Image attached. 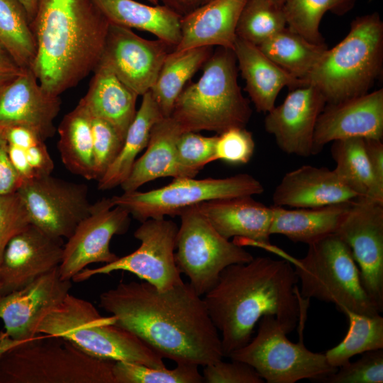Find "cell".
<instances>
[{
    "mask_svg": "<svg viewBox=\"0 0 383 383\" xmlns=\"http://www.w3.org/2000/svg\"><path fill=\"white\" fill-rule=\"evenodd\" d=\"M99 306L176 364L205 366L225 357L204 299L189 283L160 290L145 281L121 282L99 295Z\"/></svg>",
    "mask_w": 383,
    "mask_h": 383,
    "instance_id": "cell-1",
    "label": "cell"
},
{
    "mask_svg": "<svg viewBox=\"0 0 383 383\" xmlns=\"http://www.w3.org/2000/svg\"><path fill=\"white\" fill-rule=\"evenodd\" d=\"M298 277L290 262L257 257L233 264L221 273L203 297L209 316L221 332L224 355L245 346L255 325L273 316L289 333L302 315Z\"/></svg>",
    "mask_w": 383,
    "mask_h": 383,
    "instance_id": "cell-2",
    "label": "cell"
},
{
    "mask_svg": "<svg viewBox=\"0 0 383 383\" xmlns=\"http://www.w3.org/2000/svg\"><path fill=\"white\" fill-rule=\"evenodd\" d=\"M109 26L92 0H39L31 23L36 42L31 70L42 87L60 96L94 72Z\"/></svg>",
    "mask_w": 383,
    "mask_h": 383,
    "instance_id": "cell-3",
    "label": "cell"
},
{
    "mask_svg": "<svg viewBox=\"0 0 383 383\" xmlns=\"http://www.w3.org/2000/svg\"><path fill=\"white\" fill-rule=\"evenodd\" d=\"M114 362L61 337L39 333L12 343L0 333V383H115Z\"/></svg>",
    "mask_w": 383,
    "mask_h": 383,
    "instance_id": "cell-4",
    "label": "cell"
},
{
    "mask_svg": "<svg viewBox=\"0 0 383 383\" xmlns=\"http://www.w3.org/2000/svg\"><path fill=\"white\" fill-rule=\"evenodd\" d=\"M201 68L198 81L185 87L178 96L171 117L183 132L219 134L231 128H245L252 110L238 83L233 50L218 47Z\"/></svg>",
    "mask_w": 383,
    "mask_h": 383,
    "instance_id": "cell-5",
    "label": "cell"
},
{
    "mask_svg": "<svg viewBox=\"0 0 383 383\" xmlns=\"http://www.w3.org/2000/svg\"><path fill=\"white\" fill-rule=\"evenodd\" d=\"M383 23L377 13L356 18L348 35L327 49L303 80L316 87L326 104L368 92L382 72Z\"/></svg>",
    "mask_w": 383,
    "mask_h": 383,
    "instance_id": "cell-6",
    "label": "cell"
},
{
    "mask_svg": "<svg viewBox=\"0 0 383 383\" xmlns=\"http://www.w3.org/2000/svg\"><path fill=\"white\" fill-rule=\"evenodd\" d=\"M103 316L89 301L68 294L40 321L38 333L67 339L97 358L165 367L163 358L141 339Z\"/></svg>",
    "mask_w": 383,
    "mask_h": 383,
    "instance_id": "cell-7",
    "label": "cell"
},
{
    "mask_svg": "<svg viewBox=\"0 0 383 383\" xmlns=\"http://www.w3.org/2000/svg\"><path fill=\"white\" fill-rule=\"evenodd\" d=\"M300 296L332 303L340 311L375 316L380 313L366 293L359 268L347 243L330 234L309 245L306 256L296 261Z\"/></svg>",
    "mask_w": 383,
    "mask_h": 383,
    "instance_id": "cell-8",
    "label": "cell"
},
{
    "mask_svg": "<svg viewBox=\"0 0 383 383\" xmlns=\"http://www.w3.org/2000/svg\"><path fill=\"white\" fill-rule=\"evenodd\" d=\"M287 335L274 316H263L256 335L228 357L249 364L267 383H295L302 379L322 382L337 370L324 353L309 350L302 341L294 343Z\"/></svg>",
    "mask_w": 383,
    "mask_h": 383,
    "instance_id": "cell-9",
    "label": "cell"
},
{
    "mask_svg": "<svg viewBox=\"0 0 383 383\" xmlns=\"http://www.w3.org/2000/svg\"><path fill=\"white\" fill-rule=\"evenodd\" d=\"M263 192L259 180L242 173L226 178H176L162 187L144 192H123L111 197V201L142 223L150 218L179 216L183 209L206 201L252 196Z\"/></svg>",
    "mask_w": 383,
    "mask_h": 383,
    "instance_id": "cell-10",
    "label": "cell"
},
{
    "mask_svg": "<svg viewBox=\"0 0 383 383\" xmlns=\"http://www.w3.org/2000/svg\"><path fill=\"white\" fill-rule=\"evenodd\" d=\"M179 216L175 262L199 296L216 284L226 267L253 259L242 245L222 236L196 205L183 209Z\"/></svg>",
    "mask_w": 383,
    "mask_h": 383,
    "instance_id": "cell-11",
    "label": "cell"
},
{
    "mask_svg": "<svg viewBox=\"0 0 383 383\" xmlns=\"http://www.w3.org/2000/svg\"><path fill=\"white\" fill-rule=\"evenodd\" d=\"M178 228L174 221L165 218L148 219L134 232V237L140 242L137 250L101 267H86L72 280L81 282L96 274L122 270L134 274L160 290L182 284L174 260Z\"/></svg>",
    "mask_w": 383,
    "mask_h": 383,
    "instance_id": "cell-12",
    "label": "cell"
},
{
    "mask_svg": "<svg viewBox=\"0 0 383 383\" xmlns=\"http://www.w3.org/2000/svg\"><path fill=\"white\" fill-rule=\"evenodd\" d=\"M30 223L55 238H68L90 212L86 184L50 175L23 182L17 191Z\"/></svg>",
    "mask_w": 383,
    "mask_h": 383,
    "instance_id": "cell-13",
    "label": "cell"
},
{
    "mask_svg": "<svg viewBox=\"0 0 383 383\" xmlns=\"http://www.w3.org/2000/svg\"><path fill=\"white\" fill-rule=\"evenodd\" d=\"M349 246L362 286L379 313L383 311V204L359 196L335 233Z\"/></svg>",
    "mask_w": 383,
    "mask_h": 383,
    "instance_id": "cell-14",
    "label": "cell"
},
{
    "mask_svg": "<svg viewBox=\"0 0 383 383\" xmlns=\"http://www.w3.org/2000/svg\"><path fill=\"white\" fill-rule=\"evenodd\" d=\"M130 213L113 206L111 198L91 204L89 213L77 226L63 246L58 267L63 280L72 278L92 263H110L118 257L110 250L113 236L124 233L130 225Z\"/></svg>",
    "mask_w": 383,
    "mask_h": 383,
    "instance_id": "cell-15",
    "label": "cell"
},
{
    "mask_svg": "<svg viewBox=\"0 0 383 383\" xmlns=\"http://www.w3.org/2000/svg\"><path fill=\"white\" fill-rule=\"evenodd\" d=\"M174 50L163 40L145 39L131 28L109 23L99 62L135 94L143 96L151 89L167 55Z\"/></svg>",
    "mask_w": 383,
    "mask_h": 383,
    "instance_id": "cell-16",
    "label": "cell"
},
{
    "mask_svg": "<svg viewBox=\"0 0 383 383\" xmlns=\"http://www.w3.org/2000/svg\"><path fill=\"white\" fill-rule=\"evenodd\" d=\"M71 288V280L62 279L57 267L20 289L0 294V319L5 328L2 335L12 343L35 337L40 321Z\"/></svg>",
    "mask_w": 383,
    "mask_h": 383,
    "instance_id": "cell-17",
    "label": "cell"
},
{
    "mask_svg": "<svg viewBox=\"0 0 383 383\" xmlns=\"http://www.w3.org/2000/svg\"><path fill=\"white\" fill-rule=\"evenodd\" d=\"M326 104L321 91L312 85L292 89L280 105L267 113L265 131L284 152L309 157L313 155L316 122Z\"/></svg>",
    "mask_w": 383,
    "mask_h": 383,
    "instance_id": "cell-18",
    "label": "cell"
},
{
    "mask_svg": "<svg viewBox=\"0 0 383 383\" xmlns=\"http://www.w3.org/2000/svg\"><path fill=\"white\" fill-rule=\"evenodd\" d=\"M62 239L51 237L30 224L7 244L0 263V294L20 289L57 268Z\"/></svg>",
    "mask_w": 383,
    "mask_h": 383,
    "instance_id": "cell-19",
    "label": "cell"
},
{
    "mask_svg": "<svg viewBox=\"0 0 383 383\" xmlns=\"http://www.w3.org/2000/svg\"><path fill=\"white\" fill-rule=\"evenodd\" d=\"M350 138L382 140L383 89L326 104L315 128L313 155L330 142Z\"/></svg>",
    "mask_w": 383,
    "mask_h": 383,
    "instance_id": "cell-20",
    "label": "cell"
},
{
    "mask_svg": "<svg viewBox=\"0 0 383 383\" xmlns=\"http://www.w3.org/2000/svg\"><path fill=\"white\" fill-rule=\"evenodd\" d=\"M60 96L46 91L31 69H25L0 90V127L22 126L45 140L55 133Z\"/></svg>",
    "mask_w": 383,
    "mask_h": 383,
    "instance_id": "cell-21",
    "label": "cell"
},
{
    "mask_svg": "<svg viewBox=\"0 0 383 383\" xmlns=\"http://www.w3.org/2000/svg\"><path fill=\"white\" fill-rule=\"evenodd\" d=\"M359 197L333 170L303 165L285 174L272 194L274 206L317 208Z\"/></svg>",
    "mask_w": 383,
    "mask_h": 383,
    "instance_id": "cell-22",
    "label": "cell"
},
{
    "mask_svg": "<svg viewBox=\"0 0 383 383\" xmlns=\"http://www.w3.org/2000/svg\"><path fill=\"white\" fill-rule=\"evenodd\" d=\"M196 206L225 238L234 237L270 246L272 206H267L252 196L211 200Z\"/></svg>",
    "mask_w": 383,
    "mask_h": 383,
    "instance_id": "cell-23",
    "label": "cell"
},
{
    "mask_svg": "<svg viewBox=\"0 0 383 383\" xmlns=\"http://www.w3.org/2000/svg\"><path fill=\"white\" fill-rule=\"evenodd\" d=\"M248 0H211L180 20L181 38L174 50L200 47L233 49L236 26Z\"/></svg>",
    "mask_w": 383,
    "mask_h": 383,
    "instance_id": "cell-24",
    "label": "cell"
},
{
    "mask_svg": "<svg viewBox=\"0 0 383 383\" xmlns=\"http://www.w3.org/2000/svg\"><path fill=\"white\" fill-rule=\"evenodd\" d=\"M182 133L171 116L162 117L154 125L146 151L135 161L128 177L121 184L123 192L136 191L160 177H192L178 160L177 143Z\"/></svg>",
    "mask_w": 383,
    "mask_h": 383,
    "instance_id": "cell-25",
    "label": "cell"
},
{
    "mask_svg": "<svg viewBox=\"0 0 383 383\" xmlns=\"http://www.w3.org/2000/svg\"><path fill=\"white\" fill-rule=\"evenodd\" d=\"M233 50L238 68L245 81V91L258 112L267 113L272 109L284 87L292 89L304 85L254 44L237 37Z\"/></svg>",
    "mask_w": 383,
    "mask_h": 383,
    "instance_id": "cell-26",
    "label": "cell"
},
{
    "mask_svg": "<svg viewBox=\"0 0 383 383\" xmlns=\"http://www.w3.org/2000/svg\"><path fill=\"white\" fill-rule=\"evenodd\" d=\"M138 96L108 66L99 62L87 94L79 101L91 116L109 123L124 139L137 112Z\"/></svg>",
    "mask_w": 383,
    "mask_h": 383,
    "instance_id": "cell-27",
    "label": "cell"
},
{
    "mask_svg": "<svg viewBox=\"0 0 383 383\" xmlns=\"http://www.w3.org/2000/svg\"><path fill=\"white\" fill-rule=\"evenodd\" d=\"M109 23L149 32L175 48L181 38V16L167 7L134 0H92Z\"/></svg>",
    "mask_w": 383,
    "mask_h": 383,
    "instance_id": "cell-28",
    "label": "cell"
},
{
    "mask_svg": "<svg viewBox=\"0 0 383 383\" xmlns=\"http://www.w3.org/2000/svg\"><path fill=\"white\" fill-rule=\"evenodd\" d=\"M352 201L317 208L287 209L273 206L270 234L309 245L335 233Z\"/></svg>",
    "mask_w": 383,
    "mask_h": 383,
    "instance_id": "cell-29",
    "label": "cell"
},
{
    "mask_svg": "<svg viewBox=\"0 0 383 383\" xmlns=\"http://www.w3.org/2000/svg\"><path fill=\"white\" fill-rule=\"evenodd\" d=\"M142 96L140 106L127 131L119 154L98 180L99 190L121 186L126 179L138 155L147 147L152 127L163 117L150 91Z\"/></svg>",
    "mask_w": 383,
    "mask_h": 383,
    "instance_id": "cell-30",
    "label": "cell"
},
{
    "mask_svg": "<svg viewBox=\"0 0 383 383\" xmlns=\"http://www.w3.org/2000/svg\"><path fill=\"white\" fill-rule=\"evenodd\" d=\"M57 131L63 165L76 175L94 179L91 116L81 101L64 116Z\"/></svg>",
    "mask_w": 383,
    "mask_h": 383,
    "instance_id": "cell-31",
    "label": "cell"
},
{
    "mask_svg": "<svg viewBox=\"0 0 383 383\" xmlns=\"http://www.w3.org/2000/svg\"><path fill=\"white\" fill-rule=\"evenodd\" d=\"M213 52L212 47H200L170 52L150 90L163 117H170L187 82L201 69Z\"/></svg>",
    "mask_w": 383,
    "mask_h": 383,
    "instance_id": "cell-32",
    "label": "cell"
},
{
    "mask_svg": "<svg viewBox=\"0 0 383 383\" xmlns=\"http://www.w3.org/2000/svg\"><path fill=\"white\" fill-rule=\"evenodd\" d=\"M257 46L277 65L302 82L328 49L325 43L310 42L287 26Z\"/></svg>",
    "mask_w": 383,
    "mask_h": 383,
    "instance_id": "cell-33",
    "label": "cell"
},
{
    "mask_svg": "<svg viewBox=\"0 0 383 383\" xmlns=\"http://www.w3.org/2000/svg\"><path fill=\"white\" fill-rule=\"evenodd\" d=\"M340 311L347 316L349 328L342 341L324 353L331 365L338 368L357 354L383 348V318L380 313L367 316L346 308Z\"/></svg>",
    "mask_w": 383,
    "mask_h": 383,
    "instance_id": "cell-34",
    "label": "cell"
},
{
    "mask_svg": "<svg viewBox=\"0 0 383 383\" xmlns=\"http://www.w3.org/2000/svg\"><path fill=\"white\" fill-rule=\"evenodd\" d=\"M331 155L336 163L333 171L339 179L358 196L376 201L364 138H350L333 141Z\"/></svg>",
    "mask_w": 383,
    "mask_h": 383,
    "instance_id": "cell-35",
    "label": "cell"
},
{
    "mask_svg": "<svg viewBox=\"0 0 383 383\" xmlns=\"http://www.w3.org/2000/svg\"><path fill=\"white\" fill-rule=\"evenodd\" d=\"M0 43L22 69H31L36 42L30 23L18 0H0Z\"/></svg>",
    "mask_w": 383,
    "mask_h": 383,
    "instance_id": "cell-36",
    "label": "cell"
},
{
    "mask_svg": "<svg viewBox=\"0 0 383 383\" xmlns=\"http://www.w3.org/2000/svg\"><path fill=\"white\" fill-rule=\"evenodd\" d=\"M356 0H286L282 10L287 27L315 43H323L319 30L328 11L343 15L353 7Z\"/></svg>",
    "mask_w": 383,
    "mask_h": 383,
    "instance_id": "cell-37",
    "label": "cell"
},
{
    "mask_svg": "<svg viewBox=\"0 0 383 383\" xmlns=\"http://www.w3.org/2000/svg\"><path fill=\"white\" fill-rule=\"evenodd\" d=\"M286 26L282 7L270 0H248L240 13L235 33L238 38L259 45Z\"/></svg>",
    "mask_w": 383,
    "mask_h": 383,
    "instance_id": "cell-38",
    "label": "cell"
},
{
    "mask_svg": "<svg viewBox=\"0 0 383 383\" xmlns=\"http://www.w3.org/2000/svg\"><path fill=\"white\" fill-rule=\"evenodd\" d=\"M199 366L177 364L173 369L153 367L142 364L116 361L113 367L115 383H201Z\"/></svg>",
    "mask_w": 383,
    "mask_h": 383,
    "instance_id": "cell-39",
    "label": "cell"
},
{
    "mask_svg": "<svg viewBox=\"0 0 383 383\" xmlns=\"http://www.w3.org/2000/svg\"><path fill=\"white\" fill-rule=\"evenodd\" d=\"M322 382L326 383H382L383 348L367 351L355 362L338 367Z\"/></svg>",
    "mask_w": 383,
    "mask_h": 383,
    "instance_id": "cell-40",
    "label": "cell"
},
{
    "mask_svg": "<svg viewBox=\"0 0 383 383\" xmlns=\"http://www.w3.org/2000/svg\"><path fill=\"white\" fill-rule=\"evenodd\" d=\"M94 179L99 180L119 154L124 139L107 121L91 116Z\"/></svg>",
    "mask_w": 383,
    "mask_h": 383,
    "instance_id": "cell-41",
    "label": "cell"
},
{
    "mask_svg": "<svg viewBox=\"0 0 383 383\" xmlns=\"http://www.w3.org/2000/svg\"><path fill=\"white\" fill-rule=\"evenodd\" d=\"M217 135L204 136L197 132H183L177 143L178 160L194 177L206 165L215 161Z\"/></svg>",
    "mask_w": 383,
    "mask_h": 383,
    "instance_id": "cell-42",
    "label": "cell"
},
{
    "mask_svg": "<svg viewBox=\"0 0 383 383\" xmlns=\"http://www.w3.org/2000/svg\"><path fill=\"white\" fill-rule=\"evenodd\" d=\"M255 147L251 132L245 128H231L217 135L215 160L233 165L246 164L250 160Z\"/></svg>",
    "mask_w": 383,
    "mask_h": 383,
    "instance_id": "cell-43",
    "label": "cell"
},
{
    "mask_svg": "<svg viewBox=\"0 0 383 383\" xmlns=\"http://www.w3.org/2000/svg\"><path fill=\"white\" fill-rule=\"evenodd\" d=\"M30 224L26 206L17 192L0 195V263L9 242Z\"/></svg>",
    "mask_w": 383,
    "mask_h": 383,
    "instance_id": "cell-44",
    "label": "cell"
},
{
    "mask_svg": "<svg viewBox=\"0 0 383 383\" xmlns=\"http://www.w3.org/2000/svg\"><path fill=\"white\" fill-rule=\"evenodd\" d=\"M222 360L204 366L203 382L206 383H262L264 379L249 364L236 360Z\"/></svg>",
    "mask_w": 383,
    "mask_h": 383,
    "instance_id": "cell-45",
    "label": "cell"
},
{
    "mask_svg": "<svg viewBox=\"0 0 383 383\" xmlns=\"http://www.w3.org/2000/svg\"><path fill=\"white\" fill-rule=\"evenodd\" d=\"M22 183L9 159L4 129L0 127V195L16 192Z\"/></svg>",
    "mask_w": 383,
    "mask_h": 383,
    "instance_id": "cell-46",
    "label": "cell"
},
{
    "mask_svg": "<svg viewBox=\"0 0 383 383\" xmlns=\"http://www.w3.org/2000/svg\"><path fill=\"white\" fill-rule=\"evenodd\" d=\"M367 157L375 187V200L383 204V143L382 140L364 138Z\"/></svg>",
    "mask_w": 383,
    "mask_h": 383,
    "instance_id": "cell-47",
    "label": "cell"
},
{
    "mask_svg": "<svg viewBox=\"0 0 383 383\" xmlns=\"http://www.w3.org/2000/svg\"><path fill=\"white\" fill-rule=\"evenodd\" d=\"M23 149L25 150L35 178L51 174L54 169V162L44 140H40L29 148Z\"/></svg>",
    "mask_w": 383,
    "mask_h": 383,
    "instance_id": "cell-48",
    "label": "cell"
},
{
    "mask_svg": "<svg viewBox=\"0 0 383 383\" xmlns=\"http://www.w3.org/2000/svg\"><path fill=\"white\" fill-rule=\"evenodd\" d=\"M4 129L8 143L22 148H28L40 140H44L35 131L25 126H11Z\"/></svg>",
    "mask_w": 383,
    "mask_h": 383,
    "instance_id": "cell-49",
    "label": "cell"
},
{
    "mask_svg": "<svg viewBox=\"0 0 383 383\" xmlns=\"http://www.w3.org/2000/svg\"><path fill=\"white\" fill-rule=\"evenodd\" d=\"M23 70L0 43V90L17 77Z\"/></svg>",
    "mask_w": 383,
    "mask_h": 383,
    "instance_id": "cell-50",
    "label": "cell"
},
{
    "mask_svg": "<svg viewBox=\"0 0 383 383\" xmlns=\"http://www.w3.org/2000/svg\"><path fill=\"white\" fill-rule=\"evenodd\" d=\"M8 153L12 165L23 182L35 178L23 148L8 143Z\"/></svg>",
    "mask_w": 383,
    "mask_h": 383,
    "instance_id": "cell-51",
    "label": "cell"
},
{
    "mask_svg": "<svg viewBox=\"0 0 383 383\" xmlns=\"http://www.w3.org/2000/svg\"><path fill=\"white\" fill-rule=\"evenodd\" d=\"M162 6L167 7L181 17L184 16L211 0H158Z\"/></svg>",
    "mask_w": 383,
    "mask_h": 383,
    "instance_id": "cell-52",
    "label": "cell"
},
{
    "mask_svg": "<svg viewBox=\"0 0 383 383\" xmlns=\"http://www.w3.org/2000/svg\"><path fill=\"white\" fill-rule=\"evenodd\" d=\"M23 6L30 23L33 22L38 9L39 0H18Z\"/></svg>",
    "mask_w": 383,
    "mask_h": 383,
    "instance_id": "cell-53",
    "label": "cell"
},
{
    "mask_svg": "<svg viewBox=\"0 0 383 383\" xmlns=\"http://www.w3.org/2000/svg\"><path fill=\"white\" fill-rule=\"evenodd\" d=\"M270 1H272L273 4H274L275 5H277V6L282 7L286 0H270Z\"/></svg>",
    "mask_w": 383,
    "mask_h": 383,
    "instance_id": "cell-54",
    "label": "cell"
},
{
    "mask_svg": "<svg viewBox=\"0 0 383 383\" xmlns=\"http://www.w3.org/2000/svg\"><path fill=\"white\" fill-rule=\"evenodd\" d=\"M147 1H148L149 2H150L153 5L159 4V1L158 0H147Z\"/></svg>",
    "mask_w": 383,
    "mask_h": 383,
    "instance_id": "cell-55",
    "label": "cell"
},
{
    "mask_svg": "<svg viewBox=\"0 0 383 383\" xmlns=\"http://www.w3.org/2000/svg\"><path fill=\"white\" fill-rule=\"evenodd\" d=\"M0 289H1V284H0Z\"/></svg>",
    "mask_w": 383,
    "mask_h": 383,
    "instance_id": "cell-56",
    "label": "cell"
}]
</instances>
